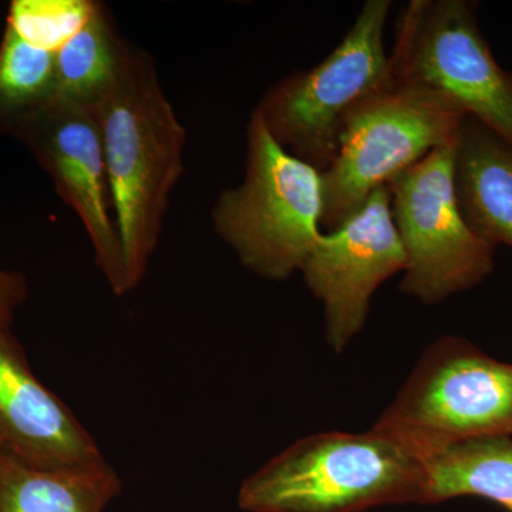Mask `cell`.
<instances>
[{
  "instance_id": "12",
  "label": "cell",
  "mask_w": 512,
  "mask_h": 512,
  "mask_svg": "<svg viewBox=\"0 0 512 512\" xmlns=\"http://www.w3.org/2000/svg\"><path fill=\"white\" fill-rule=\"evenodd\" d=\"M454 183L460 210L478 237L512 248V147L473 117L458 133Z\"/></svg>"
},
{
  "instance_id": "14",
  "label": "cell",
  "mask_w": 512,
  "mask_h": 512,
  "mask_svg": "<svg viewBox=\"0 0 512 512\" xmlns=\"http://www.w3.org/2000/svg\"><path fill=\"white\" fill-rule=\"evenodd\" d=\"M424 504L481 497L512 512V436L476 437L421 451Z\"/></svg>"
},
{
  "instance_id": "4",
  "label": "cell",
  "mask_w": 512,
  "mask_h": 512,
  "mask_svg": "<svg viewBox=\"0 0 512 512\" xmlns=\"http://www.w3.org/2000/svg\"><path fill=\"white\" fill-rule=\"evenodd\" d=\"M466 117L440 94L387 77L350 109L338 154L322 171V227L338 228L396 175L454 143Z\"/></svg>"
},
{
  "instance_id": "1",
  "label": "cell",
  "mask_w": 512,
  "mask_h": 512,
  "mask_svg": "<svg viewBox=\"0 0 512 512\" xmlns=\"http://www.w3.org/2000/svg\"><path fill=\"white\" fill-rule=\"evenodd\" d=\"M119 231L127 293L143 281L184 175L187 130L165 96L156 62L124 42L120 69L94 106Z\"/></svg>"
},
{
  "instance_id": "7",
  "label": "cell",
  "mask_w": 512,
  "mask_h": 512,
  "mask_svg": "<svg viewBox=\"0 0 512 512\" xmlns=\"http://www.w3.org/2000/svg\"><path fill=\"white\" fill-rule=\"evenodd\" d=\"M375 424L420 451L512 436V365L466 339L444 336L421 355Z\"/></svg>"
},
{
  "instance_id": "13",
  "label": "cell",
  "mask_w": 512,
  "mask_h": 512,
  "mask_svg": "<svg viewBox=\"0 0 512 512\" xmlns=\"http://www.w3.org/2000/svg\"><path fill=\"white\" fill-rule=\"evenodd\" d=\"M121 490L107 461L49 468L0 454V512H104Z\"/></svg>"
},
{
  "instance_id": "17",
  "label": "cell",
  "mask_w": 512,
  "mask_h": 512,
  "mask_svg": "<svg viewBox=\"0 0 512 512\" xmlns=\"http://www.w3.org/2000/svg\"><path fill=\"white\" fill-rule=\"evenodd\" d=\"M94 0H15L8 28L30 45L57 53L96 12Z\"/></svg>"
},
{
  "instance_id": "9",
  "label": "cell",
  "mask_w": 512,
  "mask_h": 512,
  "mask_svg": "<svg viewBox=\"0 0 512 512\" xmlns=\"http://www.w3.org/2000/svg\"><path fill=\"white\" fill-rule=\"evenodd\" d=\"M49 174L57 194L80 218L92 241L96 264L114 295L127 293L126 272L103 137L94 107L55 96L13 128Z\"/></svg>"
},
{
  "instance_id": "8",
  "label": "cell",
  "mask_w": 512,
  "mask_h": 512,
  "mask_svg": "<svg viewBox=\"0 0 512 512\" xmlns=\"http://www.w3.org/2000/svg\"><path fill=\"white\" fill-rule=\"evenodd\" d=\"M456 144L436 148L386 185L406 255L400 289L426 305L473 288L494 269L493 245L470 228L458 204Z\"/></svg>"
},
{
  "instance_id": "18",
  "label": "cell",
  "mask_w": 512,
  "mask_h": 512,
  "mask_svg": "<svg viewBox=\"0 0 512 512\" xmlns=\"http://www.w3.org/2000/svg\"><path fill=\"white\" fill-rule=\"evenodd\" d=\"M28 295L25 276L0 269V325L10 328L16 309Z\"/></svg>"
},
{
  "instance_id": "6",
  "label": "cell",
  "mask_w": 512,
  "mask_h": 512,
  "mask_svg": "<svg viewBox=\"0 0 512 512\" xmlns=\"http://www.w3.org/2000/svg\"><path fill=\"white\" fill-rule=\"evenodd\" d=\"M389 77L426 87L512 147V74L466 0H412L396 26Z\"/></svg>"
},
{
  "instance_id": "5",
  "label": "cell",
  "mask_w": 512,
  "mask_h": 512,
  "mask_svg": "<svg viewBox=\"0 0 512 512\" xmlns=\"http://www.w3.org/2000/svg\"><path fill=\"white\" fill-rule=\"evenodd\" d=\"M390 9V0H367L323 62L276 83L254 110L279 146L320 173L338 154L350 109L389 77L384 28Z\"/></svg>"
},
{
  "instance_id": "11",
  "label": "cell",
  "mask_w": 512,
  "mask_h": 512,
  "mask_svg": "<svg viewBox=\"0 0 512 512\" xmlns=\"http://www.w3.org/2000/svg\"><path fill=\"white\" fill-rule=\"evenodd\" d=\"M0 454L37 467L103 463L96 440L30 369L10 328L0 325Z\"/></svg>"
},
{
  "instance_id": "15",
  "label": "cell",
  "mask_w": 512,
  "mask_h": 512,
  "mask_svg": "<svg viewBox=\"0 0 512 512\" xmlns=\"http://www.w3.org/2000/svg\"><path fill=\"white\" fill-rule=\"evenodd\" d=\"M124 42L99 2L83 29L55 53L56 96L96 106L116 80Z\"/></svg>"
},
{
  "instance_id": "10",
  "label": "cell",
  "mask_w": 512,
  "mask_h": 512,
  "mask_svg": "<svg viewBox=\"0 0 512 512\" xmlns=\"http://www.w3.org/2000/svg\"><path fill=\"white\" fill-rule=\"evenodd\" d=\"M404 266L406 255L387 187L373 192L338 228L320 234L301 274L322 302L330 348L335 352L348 348L365 328L372 296Z\"/></svg>"
},
{
  "instance_id": "2",
  "label": "cell",
  "mask_w": 512,
  "mask_h": 512,
  "mask_svg": "<svg viewBox=\"0 0 512 512\" xmlns=\"http://www.w3.org/2000/svg\"><path fill=\"white\" fill-rule=\"evenodd\" d=\"M424 490L419 448L375 424L295 441L242 483L238 505L247 512H360L424 504Z\"/></svg>"
},
{
  "instance_id": "3",
  "label": "cell",
  "mask_w": 512,
  "mask_h": 512,
  "mask_svg": "<svg viewBox=\"0 0 512 512\" xmlns=\"http://www.w3.org/2000/svg\"><path fill=\"white\" fill-rule=\"evenodd\" d=\"M247 147L244 181L221 192L212 224L248 271L286 281L322 234V173L279 146L255 113Z\"/></svg>"
},
{
  "instance_id": "16",
  "label": "cell",
  "mask_w": 512,
  "mask_h": 512,
  "mask_svg": "<svg viewBox=\"0 0 512 512\" xmlns=\"http://www.w3.org/2000/svg\"><path fill=\"white\" fill-rule=\"evenodd\" d=\"M56 96L55 53L39 49L6 26L0 43V136Z\"/></svg>"
}]
</instances>
